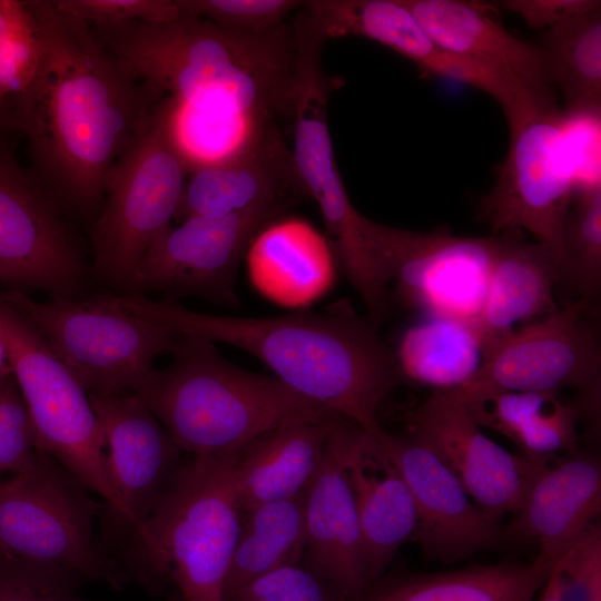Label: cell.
<instances>
[{
	"label": "cell",
	"instance_id": "obj_33",
	"mask_svg": "<svg viewBox=\"0 0 601 601\" xmlns=\"http://www.w3.org/2000/svg\"><path fill=\"white\" fill-rule=\"evenodd\" d=\"M558 283L587 302L600 289L601 184L581 189L568 211L556 257Z\"/></svg>",
	"mask_w": 601,
	"mask_h": 601
},
{
	"label": "cell",
	"instance_id": "obj_8",
	"mask_svg": "<svg viewBox=\"0 0 601 601\" xmlns=\"http://www.w3.org/2000/svg\"><path fill=\"white\" fill-rule=\"evenodd\" d=\"M0 297L89 394L134 393L179 335L128 309L114 295L37 302L7 288Z\"/></svg>",
	"mask_w": 601,
	"mask_h": 601
},
{
	"label": "cell",
	"instance_id": "obj_42",
	"mask_svg": "<svg viewBox=\"0 0 601 601\" xmlns=\"http://www.w3.org/2000/svg\"><path fill=\"white\" fill-rule=\"evenodd\" d=\"M550 575V574H549ZM536 601H563L550 577L546 578Z\"/></svg>",
	"mask_w": 601,
	"mask_h": 601
},
{
	"label": "cell",
	"instance_id": "obj_36",
	"mask_svg": "<svg viewBox=\"0 0 601 601\" xmlns=\"http://www.w3.org/2000/svg\"><path fill=\"white\" fill-rule=\"evenodd\" d=\"M549 577L563 601H601V529L598 523L560 555Z\"/></svg>",
	"mask_w": 601,
	"mask_h": 601
},
{
	"label": "cell",
	"instance_id": "obj_4",
	"mask_svg": "<svg viewBox=\"0 0 601 601\" xmlns=\"http://www.w3.org/2000/svg\"><path fill=\"white\" fill-rule=\"evenodd\" d=\"M169 354L132 394L191 456L237 453L284 423L337 415L276 377L233 365L206 338L179 334Z\"/></svg>",
	"mask_w": 601,
	"mask_h": 601
},
{
	"label": "cell",
	"instance_id": "obj_27",
	"mask_svg": "<svg viewBox=\"0 0 601 601\" xmlns=\"http://www.w3.org/2000/svg\"><path fill=\"white\" fill-rule=\"evenodd\" d=\"M337 416L290 421L248 443L234 466L240 511L303 493L322 463Z\"/></svg>",
	"mask_w": 601,
	"mask_h": 601
},
{
	"label": "cell",
	"instance_id": "obj_31",
	"mask_svg": "<svg viewBox=\"0 0 601 601\" xmlns=\"http://www.w3.org/2000/svg\"><path fill=\"white\" fill-rule=\"evenodd\" d=\"M304 493L244 512L226 577L225 599L256 578L303 558Z\"/></svg>",
	"mask_w": 601,
	"mask_h": 601
},
{
	"label": "cell",
	"instance_id": "obj_12",
	"mask_svg": "<svg viewBox=\"0 0 601 601\" xmlns=\"http://www.w3.org/2000/svg\"><path fill=\"white\" fill-rule=\"evenodd\" d=\"M367 246L398 299L430 318L475 326L484 307L500 234L456 236L445 228L422 233L364 216Z\"/></svg>",
	"mask_w": 601,
	"mask_h": 601
},
{
	"label": "cell",
	"instance_id": "obj_39",
	"mask_svg": "<svg viewBox=\"0 0 601 601\" xmlns=\"http://www.w3.org/2000/svg\"><path fill=\"white\" fill-rule=\"evenodd\" d=\"M55 4L90 27L136 21L165 23L183 16L176 0H58Z\"/></svg>",
	"mask_w": 601,
	"mask_h": 601
},
{
	"label": "cell",
	"instance_id": "obj_21",
	"mask_svg": "<svg viewBox=\"0 0 601 601\" xmlns=\"http://www.w3.org/2000/svg\"><path fill=\"white\" fill-rule=\"evenodd\" d=\"M344 420H334L322 463L304 493V555L307 568L355 601L367 582L358 515L344 467Z\"/></svg>",
	"mask_w": 601,
	"mask_h": 601
},
{
	"label": "cell",
	"instance_id": "obj_34",
	"mask_svg": "<svg viewBox=\"0 0 601 601\" xmlns=\"http://www.w3.org/2000/svg\"><path fill=\"white\" fill-rule=\"evenodd\" d=\"M42 52L40 28L29 1L0 0V114L36 76Z\"/></svg>",
	"mask_w": 601,
	"mask_h": 601
},
{
	"label": "cell",
	"instance_id": "obj_10",
	"mask_svg": "<svg viewBox=\"0 0 601 601\" xmlns=\"http://www.w3.org/2000/svg\"><path fill=\"white\" fill-rule=\"evenodd\" d=\"M57 461L38 452L0 477V560L116 582L93 541L96 504Z\"/></svg>",
	"mask_w": 601,
	"mask_h": 601
},
{
	"label": "cell",
	"instance_id": "obj_3",
	"mask_svg": "<svg viewBox=\"0 0 601 601\" xmlns=\"http://www.w3.org/2000/svg\"><path fill=\"white\" fill-rule=\"evenodd\" d=\"M91 29L129 75L181 107L259 122L292 117L297 61L293 27L252 36L183 13L165 23Z\"/></svg>",
	"mask_w": 601,
	"mask_h": 601
},
{
	"label": "cell",
	"instance_id": "obj_38",
	"mask_svg": "<svg viewBox=\"0 0 601 601\" xmlns=\"http://www.w3.org/2000/svg\"><path fill=\"white\" fill-rule=\"evenodd\" d=\"M40 452L36 432L11 375L0 380V477L28 466Z\"/></svg>",
	"mask_w": 601,
	"mask_h": 601
},
{
	"label": "cell",
	"instance_id": "obj_22",
	"mask_svg": "<svg viewBox=\"0 0 601 601\" xmlns=\"http://www.w3.org/2000/svg\"><path fill=\"white\" fill-rule=\"evenodd\" d=\"M440 47L513 80L543 104L555 89L536 43L509 32L490 8L465 0H401Z\"/></svg>",
	"mask_w": 601,
	"mask_h": 601
},
{
	"label": "cell",
	"instance_id": "obj_7",
	"mask_svg": "<svg viewBox=\"0 0 601 601\" xmlns=\"http://www.w3.org/2000/svg\"><path fill=\"white\" fill-rule=\"evenodd\" d=\"M175 101L160 95L141 131L108 173L93 230V273L127 289L140 259L175 218L188 169L174 130Z\"/></svg>",
	"mask_w": 601,
	"mask_h": 601
},
{
	"label": "cell",
	"instance_id": "obj_5",
	"mask_svg": "<svg viewBox=\"0 0 601 601\" xmlns=\"http://www.w3.org/2000/svg\"><path fill=\"white\" fill-rule=\"evenodd\" d=\"M239 452L193 456L184 463L136 536L155 571H173L184 601H225L226 577L240 529L234 490Z\"/></svg>",
	"mask_w": 601,
	"mask_h": 601
},
{
	"label": "cell",
	"instance_id": "obj_30",
	"mask_svg": "<svg viewBox=\"0 0 601 601\" xmlns=\"http://www.w3.org/2000/svg\"><path fill=\"white\" fill-rule=\"evenodd\" d=\"M536 46L550 82L563 96L565 115L600 117L601 8L542 31Z\"/></svg>",
	"mask_w": 601,
	"mask_h": 601
},
{
	"label": "cell",
	"instance_id": "obj_17",
	"mask_svg": "<svg viewBox=\"0 0 601 601\" xmlns=\"http://www.w3.org/2000/svg\"><path fill=\"white\" fill-rule=\"evenodd\" d=\"M303 11L326 41L349 36L376 41L412 61L424 73L491 96L506 120L542 105L508 77L440 47L401 0H311L305 1Z\"/></svg>",
	"mask_w": 601,
	"mask_h": 601
},
{
	"label": "cell",
	"instance_id": "obj_25",
	"mask_svg": "<svg viewBox=\"0 0 601 601\" xmlns=\"http://www.w3.org/2000/svg\"><path fill=\"white\" fill-rule=\"evenodd\" d=\"M255 289L285 307H304L324 296L336 278V256L328 240L300 218L266 225L246 252Z\"/></svg>",
	"mask_w": 601,
	"mask_h": 601
},
{
	"label": "cell",
	"instance_id": "obj_6",
	"mask_svg": "<svg viewBox=\"0 0 601 601\" xmlns=\"http://www.w3.org/2000/svg\"><path fill=\"white\" fill-rule=\"evenodd\" d=\"M292 27L297 42L290 117L294 165L307 198L318 206L337 263L368 318L380 324L388 311V282L367 246L364 216L353 206L336 165L328 127L329 83L322 65L326 41L300 12Z\"/></svg>",
	"mask_w": 601,
	"mask_h": 601
},
{
	"label": "cell",
	"instance_id": "obj_35",
	"mask_svg": "<svg viewBox=\"0 0 601 601\" xmlns=\"http://www.w3.org/2000/svg\"><path fill=\"white\" fill-rule=\"evenodd\" d=\"M181 12L231 31L258 36L275 31L300 10L299 0H176Z\"/></svg>",
	"mask_w": 601,
	"mask_h": 601
},
{
	"label": "cell",
	"instance_id": "obj_11",
	"mask_svg": "<svg viewBox=\"0 0 601 601\" xmlns=\"http://www.w3.org/2000/svg\"><path fill=\"white\" fill-rule=\"evenodd\" d=\"M510 144L477 218L492 235L526 231L556 257L577 183L569 119L558 105L532 107L506 121ZM556 266V265H555Z\"/></svg>",
	"mask_w": 601,
	"mask_h": 601
},
{
	"label": "cell",
	"instance_id": "obj_15",
	"mask_svg": "<svg viewBox=\"0 0 601 601\" xmlns=\"http://www.w3.org/2000/svg\"><path fill=\"white\" fill-rule=\"evenodd\" d=\"M589 302L579 299L541 321L523 325L483 353L462 393L482 391L588 393L599 385L601 353Z\"/></svg>",
	"mask_w": 601,
	"mask_h": 601
},
{
	"label": "cell",
	"instance_id": "obj_29",
	"mask_svg": "<svg viewBox=\"0 0 601 601\" xmlns=\"http://www.w3.org/2000/svg\"><path fill=\"white\" fill-rule=\"evenodd\" d=\"M555 562L539 552L531 563L473 565L417 575L355 601H533Z\"/></svg>",
	"mask_w": 601,
	"mask_h": 601
},
{
	"label": "cell",
	"instance_id": "obj_44",
	"mask_svg": "<svg viewBox=\"0 0 601 601\" xmlns=\"http://www.w3.org/2000/svg\"><path fill=\"white\" fill-rule=\"evenodd\" d=\"M8 126L7 120L2 114H0V128Z\"/></svg>",
	"mask_w": 601,
	"mask_h": 601
},
{
	"label": "cell",
	"instance_id": "obj_45",
	"mask_svg": "<svg viewBox=\"0 0 601 601\" xmlns=\"http://www.w3.org/2000/svg\"><path fill=\"white\" fill-rule=\"evenodd\" d=\"M71 601V600H70Z\"/></svg>",
	"mask_w": 601,
	"mask_h": 601
},
{
	"label": "cell",
	"instance_id": "obj_24",
	"mask_svg": "<svg viewBox=\"0 0 601 601\" xmlns=\"http://www.w3.org/2000/svg\"><path fill=\"white\" fill-rule=\"evenodd\" d=\"M601 511V469L588 455L552 456L533 481L504 538L534 540L558 560Z\"/></svg>",
	"mask_w": 601,
	"mask_h": 601
},
{
	"label": "cell",
	"instance_id": "obj_23",
	"mask_svg": "<svg viewBox=\"0 0 601 601\" xmlns=\"http://www.w3.org/2000/svg\"><path fill=\"white\" fill-rule=\"evenodd\" d=\"M344 467L359 521L366 582L415 534L414 501L402 474L378 440L344 420Z\"/></svg>",
	"mask_w": 601,
	"mask_h": 601
},
{
	"label": "cell",
	"instance_id": "obj_9",
	"mask_svg": "<svg viewBox=\"0 0 601 601\" xmlns=\"http://www.w3.org/2000/svg\"><path fill=\"white\" fill-rule=\"evenodd\" d=\"M0 338L39 450L104 499L128 526L127 513L108 476L104 435L89 393L1 297Z\"/></svg>",
	"mask_w": 601,
	"mask_h": 601
},
{
	"label": "cell",
	"instance_id": "obj_19",
	"mask_svg": "<svg viewBox=\"0 0 601 601\" xmlns=\"http://www.w3.org/2000/svg\"><path fill=\"white\" fill-rule=\"evenodd\" d=\"M376 439L411 491L415 536L428 559L456 561L505 539L503 529L472 504L457 479L415 436L385 432Z\"/></svg>",
	"mask_w": 601,
	"mask_h": 601
},
{
	"label": "cell",
	"instance_id": "obj_2",
	"mask_svg": "<svg viewBox=\"0 0 601 601\" xmlns=\"http://www.w3.org/2000/svg\"><path fill=\"white\" fill-rule=\"evenodd\" d=\"M118 299L179 334L240 348L303 397L374 437L385 433L378 407L403 377L395 353L347 300L322 313L259 318L199 313L175 300L141 295L125 294Z\"/></svg>",
	"mask_w": 601,
	"mask_h": 601
},
{
	"label": "cell",
	"instance_id": "obj_26",
	"mask_svg": "<svg viewBox=\"0 0 601 601\" xmlns=\"http://www.w3.org/2000/svg\"><path fill=\"white\" fill-rule=\"evenodd\" d=\"M483 311L475 329L483 353L523 325L556 313L555 256L550 247L529 242L523 233H501Z\"/></svg>",
	"mask_w": 601,
	"mask_h": 601
},
{
	"label": "cell",
	"instance_id": "obj_40",
	"mask_svg": "<svg viewBox=\"0 0 601 601\" xmlns=\"http://www.w3.org/2000/svg\"><path fill=\"white\" fill-rule=\"evenodd\" d=\"M76 577L0 560V601H70Z\"/></svg>",
	"mask_w": 601,
	"mask_h": 601
},
{
	"label": "cell",
	"instance_id": "obj_32",
	"mask_svg": "<svg viewBox=\"0 0 601 601\" xmlns=\"http://www.w3.org/2000/svg\"><path fill=\"white\" fill-rule=\"evenodd\" d=\"M395 356L402 377L447 391L464 385L477 372L483 346L474 326L427 317L404 332Z\"/></svg>",
	"mask_w": 601,
	"mask_h": 601
},
{
	"label": "cell",
	"instance_id": "obj_1",
	"mask_svg": "<svg viewBox=\"0 0 601 601\" xmlns=\"http://www.w3.org/2000/svg\"><path fill=\"white\" fill-rule=\"evenodd\" d=\"M29 3L42 52L35 78L8 109V126L26 135L41 178L69 204L90 209L161 93L140 86L89 24L55 1Z\"/></svg>",
	"mask_w": 601,
	"mask_h": 601
},
{
	"label": "cell",
	"instance_id": "obj_18",
	"mask_svg": "<svg viewBox=\"0 0 601 601\" xmlns=\"http://www.w3.org/2000/svg\"><path fill=\"white\" fill-rule=\"evenodd\" d=\"M89 397L104 435L110 483L137 536L181 469V450L132 393Z\"/></svg>",
	"mask_w": 601,
	"mask_h": 601
},
{
	"label": "cell",
	"instance_id": "obj_16",
	"mask_svg": "<svg viewBox=\"0 0 601 601\" xmlns=\"http://www.w3.org/2000/svg\"><path fill=\"white\" fill-rule=\"evenodd\" d=\"M411 434L457 479L482 513L496 522L516 513L552 457L513 454L481 432L455 388L436 391L410 416Z\"/></svg>",
	"mask_w": 601,
	"mask_h": 601
},
{
	"label": "cell",
	"instance_id": "obj_43",
	"mask_svg": "<svg viewBox=\"0 0 601 601\" xmlns=\"http://www.w3.org/2000/svg\"><path fill=\"white\" fill-rule=\"evenodd\" d=\"M11 374L12 372H11V366H10L9 357L7 354V349L3 342L0 338V380Z\"/></svg>",
	"mask_w": 601,
	"mask_h": 601
},
{
	"label": "cell",
	"instance_id": "obj_41",
	"mask_svg": "<svg viewBox=\"0 0 601 601\" xmlns=\"http://www.w3.org/2000/svg\"><path fill=\"white\" fill-rule=\"evenodd\" d=\"M497 4L540 32L570 18L601 8L599 0H503Z\"/></svg>",
	"mask_w": 601,
	"mask_h": 601
},
{
	"label": "cell",
	"instance_id": "obj_28",
	"mask_svg": "<svg viewBox=\"0 0 601 601\" xmlns=\"http://www.w3.org/2000/svg\"><path fill=\"white\" fill-rule=\"evenodd\" d=\"M456 391L479 426L504 435L523 454L549 457L578 447L579 407L562 401L560 393Z\"/></svg>",
	"mask_w": 601,
	"mask_h": 601
},
{
	"label": "cell",
	"instance_id": "obj_20",
	"mask_svg": "<svg viewBox=\"0 0 601 601\" xmlns=\"http://www.w3.org/2000/svg\"><path fill=\"white\" fill-rule=\"evenodd\" d=\"M175 218L225 217L264 206L286 209L304 199L292 151L275 126L228 158L188 174Z\"/></svg>",
	"mask_w": 601,
	"mask_h": 601
},
{
	"label": "cell",
	"instance_id": "obj_14",
	"mask_svg": "<svg viewBox=\"0 0 601 601\" xmlns=\"http://www.w3.org/2000/svg\"><path fill=\"white\" fill-rule=\"evenodd\" d=\"M85 263L57 203L0 147V282L29 294L78 298Z\"/></svg>",
	"mask_w": 601,
	"mask_h": 601
},
{
	"label": "cell",
	"instance_id": "obj_13",
	"mask_svg": "<svg viewBox=\"0 0 601 601\" xmlns=\"http://www.w3.org/2000/svg\"><path fill=\"white\" fill-rule=\"evenodd\" d=\"M287 209L264 206L225 217H190L147 249L126 294L157 293L178 302L196 296L237 306L236 277L254 237Z\"/></svg>",
	"mask_w": 601,
	"mask_h": 601
},
{
	"label": "cell",
	"instance_id": "obj_37",
	"mask_svg": "<svg viewBox=\"0 0 601 601\" xmlns=\"http://www.w3.org/2000/svg\"><path fill=\"white\" fill-rule=\"evenodd\" d=\"M225 601H347L307 566L288 564L269 571L228 595Z\"/></svg>",
	"mask_w": 601,
	"mask_h": 601
}]
</instances>
